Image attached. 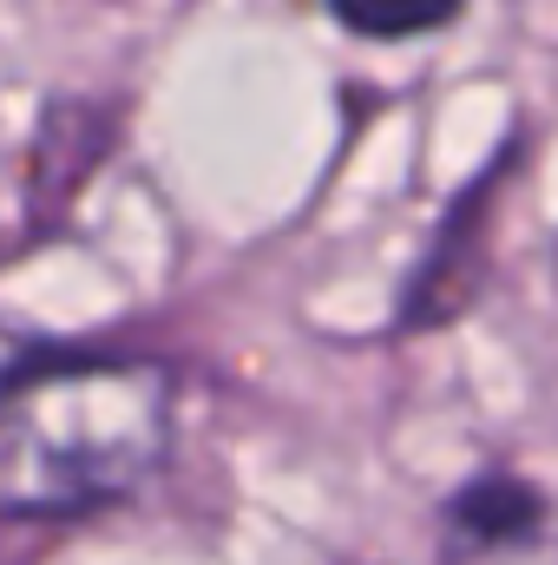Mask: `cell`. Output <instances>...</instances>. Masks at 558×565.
<instances>
[{"label":"cell","instance_id":"cell-2","mask_svg":"<svg viewBox=\"0 0 558 565\" xmlns=\"http://www.w3.org/2000/svg\"><path fill=\"white\" fill-rule=\"evenodd\" d=\"M440 565H558V507L513 473H480L447 507Z\"/></svg>","mask_w":558,"mask_h":565},{"label":"cell","instance_id":"cell-3","mask_svg":"<svg viewBox=\"0 0 558 565\" xmlns=\"http://www.w3.org/2000/svg\"><path fill=\"white\" fill-rule=\"evenodd\" d=\"M329 13L348 33L368 40H401V33H433L460 13V0H329Z\"/></svg>","mask_w":558,"mask_h":565},{"label":"cell","instance_id":"cell-1","mask_svg":"<svg viewBox=\"0 0 558 565\" xmlns=\"http://www.w3.org/2000/svg\"><path fill=\"white\" fill-rule=\"evenodd\" d=\"M178 375L151 355L33 349L0 369V520H73L164 467Z\"/></svg>","mask_w":558,"mask_h":565}]
</instances>
